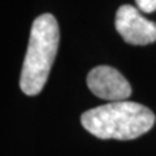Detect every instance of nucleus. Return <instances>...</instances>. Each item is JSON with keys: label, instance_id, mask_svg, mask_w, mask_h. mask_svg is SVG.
<instances>
[{"label": "nucleus", "instance_id": "7ed1b4c3", "mask_svg": "<svg viewBox=\"0 0 156 156\" xmlns=\"http://www.w3.org/2000/svg\"><path fill=\"white\" fill-rule=\"evenodd\" d=\"M115 25L124 41L133 46H146L156 42V23L144 18L135 7L121 5L116 13Z\"/></svg>", "mask_w": 156, "mask_h": 156}, {"label": "nucleus", "instance_id": "f03ea898", "mask_svg": "<svg viewBox=\"0 0 156 156\" xmlns=\"http://www.w3.org/2000/svg\"><path fill=\"white\" fill-rule=\"evenodd\" d=\"M58 42V23L52 14L44 13L34 20L20 76V87L26 95H37L43 90L55 61Z\"/></svg>", "mask_w": 156, "mask_h": 156}, {"label": "nucleus", "instance_id": "f257e3e1", "mask_svg": "<svg viewBox=\"0 0 156 156\" xmlns=\"http://www.w3.org/2000/svg\"><path fill=\"white\" fill-rule=\"evenodd\" d=\"M82 126L100 139L130 140L146 134L155 124L152 111L134 101H112L86 111Z\"/></svg>", "mask_w": 156, "mask_h": 156}, {"label": "nucleus", "instance_id": "20e7f679", "mask_svg": "<svg viewBox=\"0 0 156 156\" xmlns=\"http://www.w3.org/2000/svg\"><path fill=\"white\" fill-rule=\"evenodd\" d=\"M87 86L98 98L124 101L131 95V86L121 73L112 66H96L87 76Z\"/></svg>", "mask_w": 156, "mask_h": 156}, {"label": "nucleus", "instance_id": "39448f33", "mask_svg": "<svg viewBox=\"0 0 156 156\" xmlns=\"http://www.w3.org/2000/svg\"><path fill=\"white\" fill-rule=\"evenodd\" d=\"M135 3L144 13H152L156 11V0H135Z\"/></svg>", "mask_w": 156, "mask_h": 156}]
</instances>
